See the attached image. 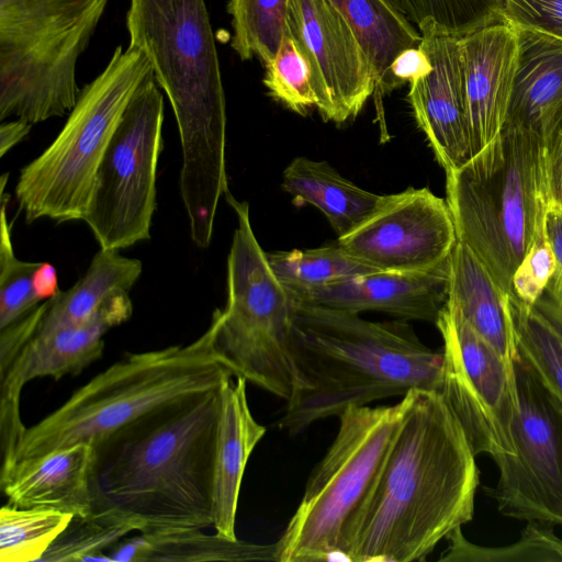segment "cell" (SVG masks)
<instances>
[{"mask_svg": "<svg viewBox=\"0 0 562 562\" xmlns=\"http://www.w3.org/2000/svg\"><path fill=\"white\" fill-rule=\"evenodd\" d=\"M375 488L361 514L347 561L425 560L469 522L480 483L475 454L438 391L415 389Z\"/></svg>", "mask_w": 562, "mask_h": 562, "instance_id": "cell-1", "label": "cell"}, {"mask_svg": "<svg viewBox=\"0 0 562 562\" xmlns=\"http://www.w3.org/2000/svg\"><path fill=\"white\" fill-rule=\"evenodd\" d=\"M218 412L220 389L161 406L93 446V508H114L147 535L212 527Z\"/></svg>", "mask_w": 562, "mask_h": 562, "instance_id": "cell-2", "label": "cell"}, {"mask_svg": "<svg viewBox=\"0 0 562 562\" xmlns=\"http://www.w3.org/2000/svg\"><path fill=\"white\" fill-rule=\"evenodd\" d=\"M130 44L149 60L172 108L182 150L180 194L190 235L211 244L217 206L228 191L226 102L204 0H130Z\"/></svg>", "mask_w": 562, "mask_h": 562, "instance_id": "cell-3", "label": "cell"}, {"mask_svg": "<svg viewBox=\"0 0 562 562\" xmlns=\"http://www.w3.org/2000/svg\"><path fill=\"white\" fill-rule=\"evenodd\" d=\"M293 393L278 426L297 435L350 406L438 391L443 355L424 345L405 322L294 302Z\"/></svg>", "mask_w": 562, "mask_h": 562, "instance_id": "cell-4", "label": "cell"}, {"mask_svg": "<svg viewBox=\"0 0 562 562\" xmlns=\"http://www.w3.org/2000/svg\"><path fill=\"white\" fill-rule=\"evenodd\" d=\"M217 322L189 345L130 353L26 428L10 468L50 451L95 446L119 428L176 401L221 389L235 378L215 348Z\"/></svg>", "mask_w": 562, "mask_h": 562, "instance_id": "cell-5", "label": "cell"}, {"mask_svg": "<svg viewBox=\"0 0 562 562\" xmlns=\"http://www.w3.org/2000/svg\"><path fill=\"white\" fill-rule=\"evenodd\" d=\"M446 194L458 240L508 294L513 276L546 221L549 196L542 138L504 127L461 167L446 172Z\"/></svg>", "mask_w": 562, "mask_h": 562, "instance_id": "cell-6", "label": "cell"}, {"mask_svg": "<svg viewBox=\"0 0 562 562\" xmlns=\"http://www.w3.org/2000/svg\"><path fill=\"white\" fill-rule=\"evenodd\" d=\"M406 396L391 406H350L312 470L279 542V562L347 560L355 527L400 428Z\"/></svg>", "mask_w": 562, "mask_h": 562, "instance_id": "cell-7", "label": "cell"}, {"mask_svg": "<svg viewBox=\"0 0 562 562\" xmlns=\"http://www.w3.org/2000/svg\"><path fill=\"white\" fill-rule=\"evenodd\" d=\"M136 47L117 46L108 65L78 95L52 144L24 166L15 199L25 221H83L101 158L135 92L153 75Z\"/></svg>", "mask_w": 562, "mask_h": 562, "instance_id": "cell-8", "label": "cell"}, {"mask_svg": "<svg viewBox=\"0 0 562 562\" xmlns=\"http://www.w3.org/2000/svg\"><path fill=\"white\" fill-rule=\"evenodd\" d=\"M109 0H0V120L63 116L80 90L77 61Z\"/></svg>", "mask_w": 562, "mask_h": 562, "instance_id": "cell-9", "label": "cell"}, {"mask_svg": "<svg viewBox=\"0 0 562 562\" xmlns=\"http://www.w3.org/2000/svg\"><path fill=\"white\" fill-rule=\"evenodd\" d=\"M224 198L236 214L237 226L227 257L226 304L213 313L215 348L235 378L289 401L294 385V301L255 236L248 203L235 199L229 190Z\"/></svg>", "mask_w": 562, "mask_h": 562, "instance_id": "cell-10", "label": "cell"}, {"mask_svg": "<svg viewBox=\"0 0 562 562\" xmlns=\"http://www.w3.org/2000/svg\"><path fill=\"white\" fill-rule=\"evenodd\" d=\"M162 122L164 97L153 74L132 98L97 169L83 221L100 249L150 238Z\"/></svg>", "mask_w": 562, "mask_h": 562, "instance_id": "cell-11", "label": "cell"}, {"mask_svg": "<svg viewBox=\"0 0 562 562\" xmlns=\"http://www.w3.org/2000/svg\"><path fill=\"white\" fill-rule=\"evenodd\" d=\"M443 340L438 392L459 420L475 456L513 454L519 407L514 366L447 300L437 322Z\"/></svg>", "mask_w": 562, "mask_h": 562, "instance_id": "cell-12", "label": "cell"}, {"mask_svg": "<svg viewBox=\"0 0 562 562\" xmlns=\"http://www.w3.org/2000/svg\"><path fill=\"white\" fill-rule=\"evenodd\" d=\"M514 369L515 452L493 459L498 481L485 491L504 516L562 525V403L520 362Z\"/></svg>", "mask_w": 562, "mask_h": 562, "instance_id": "cell-13", "label": "cell"}, {"mask_svg": "<svg viewBox=\"0 0 562 562\" xmlns=\"http://www.w3.org/2000/svg\"><path fill=\"white\" fill-rule=\"evenodd\" d=\"M337 241L374 270L417 272L446 262L458 237L447 201L428 188L409 187L384 195L373 214Z\"/></svg>", "mask_w": 562, "mask_h": 562, "instance_id": "cell-14", "label": "cell"}, {"mask_svg": "<svg viewBox=\"0 0 562 562\" xmlns=\"http://www.w3.org/2000/svg\"><path fill=\"white\" fill-rule=\"evenodd\" d=\"M286 26L308 58L323 120L356 117L375 93L376 79L349 24L328 0H290Z\"/></svg>", "mask_w": 562, "mask_h": 562, "instance_id": "cell-15", "label": "cell"}, {"mask_svg": "<svg viewBox=\"0 0 562 562\" xmlns=\"http://www.w3.org/2000/svg\"><path fill=\"white\" fill-rule=\"evenodd\" d=\"M133 314L128 292L108 299L85 324L34 334L16 358L0 371L1 448L14 451L26 427L20 416V396L31 380L50 376L59 380L80 373L98 360L104 349V334Z\"/></svg>", "mask_w": 562, "mask_h": 562, "instance_id": "cell-16", "label": "cell"}, {"mask_svg": "<svg viewBox=\"0 0 562 562\" xmlns=\"http://www.w3.org/2000/svg\"><path fill=\"white\" fill-rule=\"evenodd\" d=\"M422 36L431 67L409 82L408 101L437 161L448 172L471 158L460 38Z\"/></svg>", "mask_w": 562, "mask_h": 562, "instance_id": "cell-17", "label": "cell"}, {"mask_svg": "<svg viewBox=\"0 0 562 562\" xmlns=\"http://www.w3.org/2000/svg\"><path fill=\"white\" fill-rule=\"evenodd\" d=\"M460 49L472 158L503 131L516 66V29L499 21L460 37Z\"/></svg>", "mask_w": 562, "mask_h": 562, "instance_id": "cell-18", "label": "cell"}, {"mask_svg": "<svg viewBox=\"0 0 562 562\" xmlns=\"http://www.w3.org/2000/svg\"><path fill=\"white\" fill-rule=\"evenodd\" d=\"M450 258L417 272L374 271L347 278L293 299L359 314L374 311L402 321L436 323L448 300Z\"/></svg>", "mask_w": 562, "mask_h": 562, "instance_id": "cell-19", "label": "cell"}, {"mask_svg": "<svg viewBox=\"0 0 562 562\" xmlns=\"http://www.w3.org/2000/svg\"><path fill=\"white\" fill-rule=\"evenodd\" d=\"M94 447L80 442L15 463L0 475L1 491L15 507H50L83 516L93 510Z\"/></svg>", "mask_w": 562, "mask_h": 562, "instance_id": "cell-20", "label": "cell"}, {"mask_svg": "<svg viewBox=\"0 0 562 562\" xmlns=\"http://www.w3.org/2000/svg\"><path fill=\"white\" fill-rule=\"evenodd\" d=\"M246 383L243 378H232L220 389L212 527L229 539H237L236 513L246 464L266 434V427L250 412Z\"/></svg>", "mask_w": 562, "mask_h": 562, "instance_id": "cell-21", "label": "cell"}, {"mask_svg": "<svg viewBox=\"0 0 562 562\" xmlns=\"http://www.w3.org/2000/svg\"><path fill=\"white\" fill-rule=\"evenodd\" d=\"M516 66L504 127L543 138L562 112V41L528 29H516Z\"/></svg>", "mask_w": 562, "mask_h": 562, "instance_id": "cell-22", "label": "cell"}, {"mask_svg": "<svg viewBox=\"0 0 562 562\" xmlns=\"http://www.w3.org/2000/svg\"><path fill=\"white\" fill-rule=\"evenodd\" d=\"M282 189L295 204L319 210L338 238L362 224L384 199L346 179L327 161L304 156L295 157L285 167Z\"/></svg>", "mask_w": 562, "mask_h": 562, "instance_id": "cell-23", "label": "cell"}, {"mask_svg": "<svg viewBox=\"0 0 562 562\" xmlns=\"http://www.w3.org/2000/svg\"><path fill=\"white\" fill-rule=\"evenodd\" d=\"M505 297L485 266L465 244L458 240L449 261L448 301L514 366L517 355Z\"/></svg>", "mask_w": 562, "mask_h": 562, "instance_id": "cell-24", "label": "cell"}, {"mask_svg": "<svg viewBox=\"0 0 562 562\" xmlns=\"http://www.w3.org/2000/svg\"><path fill=\"white\" fill-rule=\"evenodd\" d=\"M143 265L113 249H100L83 276L67 291L46 300L35 334H46L87 323L111 296L128 292L139 279Z\"/></svg>", "mask_w": 562, "mask_h": 562, "instance_id": "cell-25", "label": "cell"}, {"mask_svg": "<svg viewBox=\"0 0 562 562\" xmlns=\"http://www.w3.org/2000/svg\"><path fill=\"white\" fill-rule=\"evenodd\" d=\"M352 29L376 79V93L389 92L390 68L398 54L418 47L423 36L386 0H328Z\"/></svg>", "mask_w": 562, "mask_h": 562, "instance_id": "cell-26", "label": "cell"}, {"mask_svg": "<svg viewBox=\"0 0 562 562\" xmlns=\"http://www.w3.org/2000/svg\"><path fill=\"white\" fill-rule=\"evenodd\" d=\"M516 360L525 366L562 403V325L552 316L506 294Z\"/></svg>", "mask_w": 562, "mask_h": 562, "instance_id": "cell-27", "label": "cell"}, {"mask_svg": "<svg viewBox=\"0 0 562 562\" xmlns=\"http://www.w3.org/2000/svg\"><path fill=\"white\" fill-rule=\"evenodd\" d=\"M268 261L292 299L374 270L347 254L338 241L312 249L267 252Z\"/></svg>", "mask_w": 562, "mask_h": 562, "instance_id": "cell-28", "label": "cell"}, {"mask_svg": "<svg viewBox=\"0 0 562 562\" xmlns=\"http://www.w3.org/2000/svg\"><path fill=\"white\" fill-rule=\"evenodd\" d=\"M133 531L139 528L127 515L114 508H93L87 515L72 516L40 562L109 561L103 551Z\"/></svg>", "mask_w": 562, "mask_h": 562, "instance_id": "cell-29", "label": "cell"}, {"mask_svg": "<svg viewBox=\"0 0 562 562\" xmlns=\"http://www.w3.org/2000/svg\"><path fill=\"white\" fill-rule=\"evenodd\" d=\"M142 533V532H140ZM149 544L148 561H278L279 542L258 544L206 535L202 530L143 533Z\"/></svg>", "mask_w": 562, "mask_h": 562, "instance_id": "cell-30", "label": "cell"}, {"mask_svg": "<svg viewBox=\"0 0 562 562\" xmlns=\"http://www.w3.org/2000/svg\"><path fill=\"white\" fill-rule=\"evenodd\" d=\"M72 516L50 507L3 505L0 509V561L40 562Z\"/></svg>", "mask_w": 562, "mask_h": 562, "instance_id": "cell-31", "label": "cell"}, {"mask_svg": "<svg viewBox=\"0 0 562 562\" xmlns=\"http://www.w3.org/2000/svg\"><path fill=\"white\" fill-rule=\"evenodd\" d=\"M290 0H229L231 45L243 60L258 57L266 66L274 58L289 15Z\"/></svg>", "mask_w": 562, "mask_h": 562, "instance_id": "cell-32", "label": "cell"}, {"mask_svg": "<svg viewBox=\"0 0 562 562\" xmlns=\"http://www.w3.org/2000/svg\"><path fill=\"white\" fill-rule=\"evenodd\" d=\"M422 35L463 37L503 21L502 0H401Z\"/></svg>", "mask_w": 562, "mask_h": 562, "instance_id": "cell-33", "label": "cell"}, {"mask_svg": "<svg viewBox=\"0 0 562 562\" xmlns=\"http://www.w3.org/2000/svg\"><path fill=\"white\" fill-rule=\"evenodd\" d=\"M448 548L441 562H562V539L539 521H528L520 539L514 544L486 548L465 539L461 527L447 538Z\"/></svg>", "mask_w": 562, "mask_h": 562, "instance_id": "cell-34", "label": "cell"}, {"mask_svg": "<svg viewBox=\"0 0 562 562\" xmlns=\"http://www.w3.org/2000/svg\"><path fill=\"white\" fill-rule=\"evenodd\" d=\"M8 177V172L1 177L0 329L18 322L42 303L32 285L33 274L41 262L19 259L12 245V225L7 215L10 195L4 193Z\"/></svg>", "mask_w": 562, "mask_h": 562, "instance_id": "cell-35", "label": "cell"}, {"mask_svg": "<svg viewBox=\"0 0 562 562\" xmlns=\"http://www.w3.org/2000/svg\"><path fill=\"white\" fill-rule=\"evenodd\" d=\"M265 68L262 82L273 99L301 115L316 108L308 58L288 26L274 58Z\"/></svg>", "mask_w": 562, "mask_h": 562, "instance_id": "cell-36", "label": "cell"}, {"mask_svg": "<svg viewBox=\"0 0 562 562\" xmlns=\"http://www.w3.org/2000/svg\"><path fill=\"white\" fill-rule=\"evenodd\" d=\"M555 268L557 258L546 232L544 221L538 227L532 245L513 276L512 292L522 302L533 305L542 295Z\"/></svg>", "mask_w": 562, "mask_h": 562, "instance_id": "cell-37", "label": "cell"}, {"mask_svg": "<svg viewBox=\"0 0 562 562\" xmlns=\"http://www.w3.org/2000/svg\"><path fill=\"white\" fill-rule=\"evenodd\" d=\"M503 20L515 29L537 31L562 41V0H502Z\"/></svg>", "mask_w": 562, "mask_h": 562, "instance_id": "cell-38", "label": "cell"}, {"mask_svg": "<svg viewBox=\"0 0 562 562\" xmlns=\"http://www.w3.org/2000/svg\"><path fill=\"white\" fill-rule=\"evenodd\" d=\"M546 232L557 258V268L542 295L535 303L562 325V207L549 202Z\"/></svg>", "mask_w": 562, "mask_h": 562, "instance_id": "cell-39", "label": "cell"}, {"mask_svg": "<svg viewBox=\"0 0 562 562\" xmlns=\"http://www.w3.org/2000/svg\"><path fill=\"white\" fill-rule=\"evenodd\" d=\"M46 308V301L18 322L0 329V371L16 358L36 333Z\"/></svg>", "mask_w": 562, "mask_h": 562, "instance_id": "cell-40", "label": "cell"}, {"mask_svg": "<svg viewBox=\"0 0 562 562\" xmlns=\"http://www.w3.org/2000/svg\"><path fill=\"white\" fill-rule=\"evenodd\" d=\"M542 142L549 202L562 207V112L551 124Z\"/></svg>", "mask_w": 562, "mask_h": 562, "instance_id": "cell-41", "label": "cell"}, {"mask_svg": "<svg viewBox=\"0 0 562 562\" xmlns=\"http://www.w3.org/2000/svg\"><path fill=\"white\" fill-rule=\"evenodd\" d=\"M430 67L429 57L420 45L403 50L390 68L389 92L427 74Z\"/></svg>", "mask_w": 562, "mask_h": 562, "instance_id": "cell-42", "label": "cell"}, {"mask_svg": "<svg viewBox=\"0 0 562 562\" xmlns=\"http://www.w3.org/2000/svg\"><path fill=\"white\" fill-rule=\"evenodd\" d=\"M150 554V544L147 538L139 536L123 539L108 555L110 562H146Z\"/></svg>", "mask_w": 562, "mask_h": 562, "instance_id": "cell-43", "label": "cell"}, {"mask_svg": "<svg viewBox=\"0 0 562 562\" xmlns=\"http://www.w3.org/2000/svg\"><path fill=\"white\" fill-rule=\"evenodd\" d=\"M32 285L42 302L57 295L60 290L56 268L48 262H41L33 274Z\"/></svg>", "mask_w": 562, "mask_h": 562, "instance_id": "cell-44", "label": "cell"}, {"mask_svg": "<svg viewBox=\"0 0 562 562\" xmlns=\"http://www.w3.org/2000/svg\"><path fill=\"white\" fill-rule=\"evenodd\" d=\"M32 124L23 120H13L0 125V157H3L9 150L25 138Z\"/></svg>", "mask_w": 562, "mask_h": 562, "instance_id": "cell-45", "label": "cell"}, {"mask_svg": "<svg viewBox=\"0 0 562 562\" xmlns=\"http://www.w3.org/2000/svg\"><path fill=\"white\" fill-rule=\"evenodd\" d=\"M392 7H394L396 10L401 11L404 13L403 11V7H402V3H401V0H386ZM405 14V13H404Z\"/></svg>", "mask_w": 562, "mask_h": 562, "instance_id": "cell-46", "label": "cell"}]
</instances>
